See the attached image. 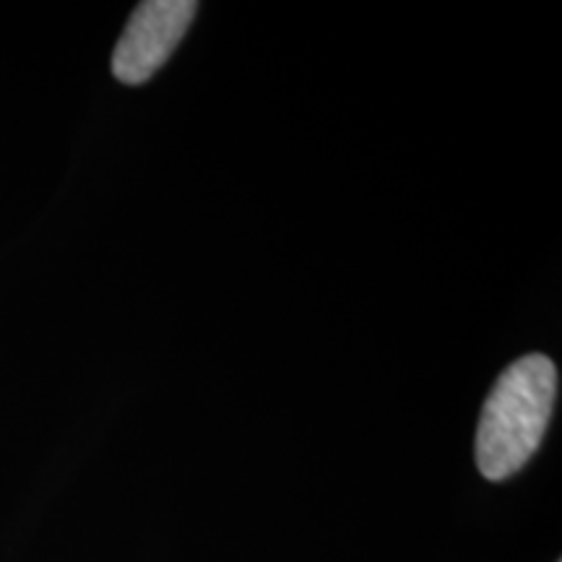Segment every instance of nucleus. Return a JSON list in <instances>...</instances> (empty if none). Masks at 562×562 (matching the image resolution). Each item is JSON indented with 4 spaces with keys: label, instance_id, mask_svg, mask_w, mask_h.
Wrapping results in <instances>:
<instances>
[{
    "label": "nucleus",
    "instance_id": "nucleus-1",
    "mask_svg": "<svg viewBox=\"0 0 562 562\" xmlns=\"http://www.w3.org/2000/svg\"><path fill=\"white\" fill-rule=\"evenodd\" d=\"M558 398V368L550 357L526 355L505 368L484 402L476 430V467L484 480L503 482L542 446Z\"/></svg>",
    "mask_w": 562,
    "mask_h": 562
},
{
    "label": "nucleus",
    "instance_id": "nucleus-2",
    "mask_svg": "<svg viewBox=\"0 0 562 562\" xmlns=\"http://www.w3.org/2000/svg\"><path fill=\"white\" fill-rule=\"evenodd\" d=\"M199 3L193 0H146L131 13L125 32L112 53L117 81L138 87L170 60L175 47L193 24Z\"/></svg>",
    "mask_w": 562,
    "mask_h": 562
}]
</instances>
